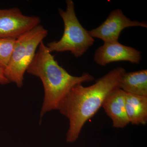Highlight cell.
Wrapping results in <instances>:
<instances>
[{
	"label": "cell",
	"mask_w": 147,
	"mask_h": 147,
	"mask_svg": "<svg viewBox=\"0 0 147 147\" xmlns=\"http://www.w3.org/2000/svg\"><path fill=\"white\" fill-rule=\"evenodd\" d=\"M126 72L123 67H117L97 79L92 86L84 87L78 84L71 89L58 109L69 122L66 135L67 143L77 141L87 121L102 107L107 96L119 88L121 78Z\"/></svg>",
	"instance_id": "6da1fadb"
},
{
	"label": "cell",
	"mask_w": 147,
	"mask_h": 147,
	"mask_svg": "<svg viewBox=\"0 0 147 147\" xmlns=\"http://www.w3.org/2000/svg\"><path fill=\"white\" fill-rule=\"evenodd\" d=\"M38 47L26 72L39 78L43 85L44 96L40 114L41 119L48 112L58 110L73 87L92 82L94 78L88 73H83L80 76H72L59 65L43 41Z\"/></svg>",
	"instance_id": "7a4b0ae2"
},
{
	"label": "cell",
	"mask_w": 147,
	"mask_h": 147,
	"mask_svg": "<svg viewBox=\"0 0 147 147\" xmlns=\"http://www.w3.org/2000/svg\"><path fill=\"white\" fill-rule=\"evenodd\" d=\"M66 3L65 10L59 9L64 25L62 36L58 41L49 42L46 46L51 53L68 51L75 57H80L93 45L95 40L79 22L73 1L67 0Z\"/></svg>",
	"instance_id": "3957f363"
},
{
	"label": "cell",
	"mask_w": 147,
	"mask_h": 147,
	"mask_svg": "<svg viewBox=\"0 0 147 147\" xmlns=\"http://www.w3.org/2000/svg\"><path fill=\"white\" fill-rule=\"evenodd\" d=\"M47 34L48 31L40 24L16 40L9 63L4 69L10 83H14L18 88L23 87L25 72L34 58L37 48Z\"/></svg>",
	"instance_id": "277c9868"
},
{
	"label": "cell",
	"mask_w": 147,
	"mask_h": 147,
	"mask_svg": "<svg viewBox=\"0 0 147 147\" xmlns=\"http://www.w3.org/2000/svg\"><path fill=\"white\" fill-rule=\"evenodd\" d=\"M40 23L39 17L24 15L18 8L0 9V38L16 39Z\"/></svg>",
	"instance_id": "5b68a950"
},
{
	"label": "cell",
	"mask_w": 147,
	"mask_h": 147,
	"mask_svg": "<svg viewBox=\"0 0 147 147\" xmlns=\"http://www.w3.org/2000/svg\"><path fill=\"white\" fill-rule=\"evenodd\" d=\"M147 28L146 22L131 21L124 14L122 11L117 9L110 12L107 19L99 26L88 31L93 38H97L104 42L118 41L121 32L131 27Z\"/></svg>",
	"instance_id": "8992f818"
},
{
	"label": "cell",
	"mask_w": 147,
	"mask_h": 147,
	"mask_svg": "<svg viewBox=\"0 0 147 147\" xmlns=\"http://www.w3.org/2000/svg\"><path fill=\"white\" fill-rule=\"evenodd\" d=\"M98 65L105 66L114 62L125 61L138 64L142 59L140 51L118 41L104 42L96 51L94 58Z\"/></svg>",
	"instance_id": "52a82bcc"
},
{
	"label": "cell",
	"mask_w": 147,
	"mask_h": 147,
	"mask_svg": "<svg viewBox=\"0 0 147 147\" xmlns=\"http://www.w3.org/2000/svg\"><path fill=\"white\" fill-rule=\"evenodd\" d=\"M126 93L118 88L107 96L102 104L105 113L112 121L113 127L123 128L129 123L125 108Z\"/></svg>",
	"instance_id": "ba28073f"
},
{
	"label": "cell",
	"mask_w": 147,
	"mask_h": 147,
	"mask_svg": "<svg viewBox=\"0 0 147 147\" xmlns=\"http://www.w3.org/2000/svg\"><path fill=\"white\" fill-rule=\"evenodd\" d=\"M125 108L129 123L145 125L147 123V96L126 93Z\"/></svg>",
	"instance_id": "9c48e42d"
},
{
	"label": "cell",
	"mask_w": 147,
	"mask_h": 147,
	"mask_svg": "<svg viewBox=\"0 0 147 147\" xmlns=\"http://www.w3.org/2000/svg\"><path fill=\"white\" fill-rule=\"evenodd\" d=\"M119 88L126 93L147 96V70L125 72L121 78Z\"/></svg>",
	"instance_id": "30bf717a"
},
{
	"label": "cell",
	"mask_w": 147,
	"mask_h": 147,
	"mask_svg": "<svg viewBox=\"0 0 147 147\" xmlns=\"http://www.w3.org/2000/svg\"><path fill=\"white\" fill-rule=\"evenodd\" d=\"M16 40L0 38V67L4 69L9 63Z\"/></svg>",
	"instance_id": "8fae6325"
},
{
	"label": "cell",
	"mask_w": 147,
	"mask_h": 147,
	"mask_svg": "<svg viewBox=\"0 0 147 147\" xmlns=\"http://www.w3.org/2000/svg\"><path fill=\"white\" fill-rule=\"evenodd\" d=\"M10 82L6 77L4 69L0 67V84L1 85H6L9 84Z\"/></svg>",
	"instance_id": "7c38bea8"
}]
</instances>
